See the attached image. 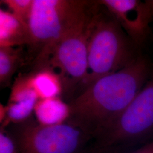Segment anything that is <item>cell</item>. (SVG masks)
Wrapping results in <instances>:
<instances>
[{
  "label": "cell",
  "mask_w": 153,
  "mask_h": 153,
  "mask_svg": "<svg viewBox=\"0 0 153 153\" xmlns=\"http://www.w3.org/2000/svg\"><path fill=\"white\" fill-rule=\"evenodd\" d=\"M150 66L140 56L131 65L100 78L68 102V122L95 139L115 120L149 78Z\"/></svg>",
  "instance_id": "1"
},
{
  "label": "cell",
  "mask_w": 153,
  "mask_h": 153,
  "mask_svg": "<svg viewBox=\"0 0 153 153\" xmlns=\"http://www.w3.org/2000/svg\"><path fill=\"white\" fill-rule=\"evenodd\" d=\"M97 4V1L33 0L28 21V60L32 61V67L43 65L55 45L88 21Z\"/></svg>",
  "instance_id": "2"
},
{
  "label": "cell",
  "mask_w": 153,
  "mask_h": 153,
  "mask_svg": "<svg viewBox=\"0 0 153 153\" xmlns=\"http://www.w3.org/2000/svg\"><path fill=\"white\" fill-rule=\"evenodd\" d=\"M97 1L88 28V76L78 94L100 78L131 65L141 56L115 16Z\"/></svg>",
  "instance_id": "3"
},
{
  "label": "cell",
  "mask_w": 153,
  "mask_h": 153,
  "mask_svg": "<svg viewBox=\"0 0 153 153\" xmlns=\"http://www.w3.org/2000/svg\"><path fill=\"white\" fill-rule=\"evenodd\" d=\"M95 139V146L120 149L153 140V74L125 109Z\"/></svg>",
  "instance_id": "4"
},
{
  "label": "cell",
  "mask_w": 153,
  "mask_h": 153,
  "mask_svg": "<svg viewBox=\"0 0 153 153\" xmlns=\"http://www.w3.org/2000/svg\"><path fill=\"white\" fill-rule=\"evenodd\" d=\"M12 126L9 131L16 140L19 153H79L92 138L69 122L43 126L31 118Z\"/></svg>",
  "instance_id": "5"
},
{
  "label": "cell",
  "mask_w": 153,
  "mask_h": 153,
  "mask_svg": "<svg viewBox=\"0 0 153 153\" xmlns=\"http://www.w3.org/2000/svg\"><path fill=\"white\" fill-rule=\"evenodd\" d=\"M93 15L62 39L52 50L47 61L41 66L60 71L63 95L71 100L79 93L88 78V28Z\"/></svg>",
  "instance_id": "6"
},
{
  "label": "cell",
  "mask_w": 153,
  "mask_h": 153,
  "mask_svg": "<svg viewBox=\"0 0 153 153\" xmlns=\"http://www.w3.org/2000/svg\"><path fill=\"white\" fill-rule=\"evenodd\" d=\"M115 16L132 42L140 49L148 42L151 33L153 14L146 1L100 0Z\"/></svg>",
  "instance_id": "7"
},
{
  "label": "cell",
  "mask_w": 153,
  "mask_h": 153,
  "mask_svg": "<svg viewBox=\"0 0 153 153\" xmlns=\"http://www.w3.org/2000/svg\"><path fill=\"white\" fill-rule=\"evenodd\" d=\"M30 42L27 23L11 12L0 10V47H21Z\"/></svg>",
  "instance_id": "8"
},
{
  "label": "cell",
  "mask_w": 153,
  "mask_h": 153,
  "mask_svg": "<svg viewBox=\"0 0 153 153\" xmlns=\"http://www.w3.org/2000/svg\"><path fill=\"white\" fill-rule=\"evenodd\" d=\"M29 75L33 88L39 99L60 97L63 95V83L59 74L48 66L33 68Z\"/></svg>",
  "instance_id": "9"
},
{
  "label": "cell",
  "mask_w": 153,
  "mask_h": 153,
  "mask_svg": "<svg viewBox=\"0 0 153 153\" xmlns=\"http://www.w3.org/2000/svg\"><path fill=\"white\" fill-rule=\"evenodd\" d=\"M33 113L36 120L43 126H56L65 123L71 116L68 103L60 97L39 99Z\"/></svg>",
  "instance_id": "10"
},
{
  "label": "cell",
  "mask_w": 153,
  "mask_h": 153,
  "mask_svg": "<svg viewBox=\"0 0 153 153\" xmlns=\"http://www.w3.org/2000/svg\"><path fill=\"white\" fill-rule=\"evenodd\" d=\"M27 57L22 46L18 48L0 47V84L1 88L9 86L16 71L24 65Z\"/></svg>",
  "instance_id": "11"
},
{
  "label": "cell",
  "mask_w": 153,
  "mask_h": 153,
  "mask_svg": "<svg viewBox=\"0 0 153 153\" xmlns=\"http://www.w3.org/2000/svg\"><path fill=\"white\" fill-rule=\"evenodd\" d=\"M38 100L10 103L6 105L5 117L1 123V128L23 123L31 119L35 104Z\"/></svg>",
  "instance_id": "12"
},
{
  "label": "cell",
  "mask_w": 153,
  "mask_h": 153,
  "mask_svg": "<svg viewBox=\"0 0 153 153\" xmlns=\"http://www.w3.org/2000/svg\"><path fill=\"white\" fill-rule=\"evenodd\" d=\"M1 2L5 4L13 14L28 23L33 0H2Z\"/></svg>",
  "instance_id": "13"
},
{
  "label": "cell",
  "mask_w": 153,
  "mask_h": 153,
  "mask_svg": "<svg viewBox=\"0 0 153 153\" xmlns=\"http://www.w3.org/2000/svg\"><path fill=\"white\" fill-rule=\"evenodd\" d=\"M0 153H19L14 138L6 128L0 130Z\"/></svg>",
  "instance_id": "14"
},
{
  "label": "cell",
  "mask_w": 153,
  "mask_h": 153,
  "mask_svg": "<svg viewBox=\"0 0 153 153\" xmlns=\"http://www.w3.org/2000/svg\"><path fill=\"white\" fill-rule=\"evenodd\" d=\"M123 150L120 149L99 148L95 146L93 149L87 150H83L79 153H124Z\"/></svg>",
  "instance_id": "15"
},
{
  "label": "cell",
  "mask_w": 153,
  "mask_h": 153,
  "mask_svg": "<svg viewBox=\"0 0 153 153\" xmlns=\"http://www.w3.org/2000/svg\"><path fill=\"white\" fill-rule=\"evenodd\" d=\"M131 153H153V139Z\"/></svg>",
  "instance_id": "16"
},
{
  "label": "cell",
  "mask_w": 153,
  "mask_h": 153,
  "mask_svg": "<svg viewBox=\"0 0 153 153\" xmlns=\"http://www.w3.org/2000/svg\"><path fill=\"white\" fill-rule=\"evenodd\" d=\"M146 1L148 2V5L151 9V11L152 12L153 16V0H146Z\"/></svg>",
  "instance_id": "17"
}]
</instances>
